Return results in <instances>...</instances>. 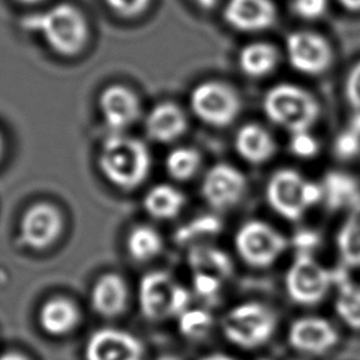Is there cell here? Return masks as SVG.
Segmentation results:
<instances>
[{
	"label": "cell",
	"mask_w": 360,
	"mask_h": 360,
	"mask_svg": "<svg viewBox=\"0 0 360 360\" xmlns=\"http://www.w3.org/2000/svg\"><path fill=\"white\" fill-rule=\"evenodd\" d=\"M262 105L269 121L290 134L309 131L321 111L318 100L308 90L291 83L270 87Z\"/></svg>",
	"instance_id": "obj_3"
},
{
	"label": "cell",
	"mask_w": 360,
	"mask_h": 360,
	"mask_svg": "<svg viewBox=\"0 0 360 360\" xmlns=\"http://www.w3.org/2000/svg\"><path fill=\"white\" fill-rule=\"evenodd\" d=\"M233 243L239 257L255 269L273 266L288 246V240L281 232L259 219L242 224L235 233Z\"/></svg>",
	"instance_id": "obj_7"
},
{
	"label": "cell",
	"mask_w": 360,
	"mask_h": 360,
	"mask_svg": "<svg viewBox=\"0 0 360 360\" xmlns=\"http://www.w3.org/2000/svg\"><path fill=\"white\" fill-rule=\"evenodd\" d=\"M288 148L290 152L301 159L314 158L319 152V142L318 139L309 134V131L290 134Z\"/></svg>",
	"instance_id": "obj_32"
},
{
	"label": "cell",
	"mask_w": 360,
	"mask_h": 360,
	"mask_svg": "<svg viewBox=\"0 0 360 360\" xmlns=\"http://www.w3.org/2000/svg\"><path fill=\"white\" fill-rule=\"evenodd\" d=\"M287 340L290 346L307 354H323L338 345L336 328L321 316H301L291 322Z\"/></svg>",
	"instance_id": "obj_14"
},
{
	"label": "cell",
	"mask_w": 360,
	"mask_h": 360,
	"mask_svg": "<svg viewBox=\"0 0 360 360\" xmlns=\"http://www.w3.org/2000/svg\"><path fill=\"white\" fill-rule=\"evenodd\" d=\"M21 27L41 34L48 46L62 56L80 53L89 39L87 20L72 3H59L45 11L25 15Z\"/></svg>",
	"instance_id": "obj_1"
},
{
	"label": "cell",
	"mask_w": 360,
	"mask_h": 360,
	"mask_svg": "<svg viewBox=\"0 0 360 360\" xmlns=\"http://www.w3.org/2000/svg\"><path fill=\"white\" fill-rule=\"evenodd\" d=\"M93 309L105 318L120 315L128 301V287L125 280L117 273H105L97 278L90 295Z\"/></svg>",
	"instance_id": "obj_19"
},
{
	"label": "cell",
	"mask_w": 360,
	"mask_h": 360,
	"mask_svg": "<svg viewBox=\"0 0 360 360\" xmlns=\"http://www.w3.org/2000/svg\"><path fill=\"white\" fill-rule=\"evenodd\" d=\"M335 312L340 321L353 330H360V285L352 281L339 283L335 298Z\"/></svg>",
	"instance_id": "obj_27"
},
{
	"label": "cell",
	"mask_w": 360,
	"mask_h": 360,
	"mask_svg": "<svg viewBox=\"0 0 360 360\" xmlns=\"http://www.w3.org/2000/svg\"><path fill=\"white\" fill-rule=\"evenodd\" d=\"M98 167L103 176L115 187L134 190L149 174L150 153L141 139L114 132L101 145Z\"/></svg>",
	"instance_id": "obj_2"
},
{
	"label": "cell",
	"mask_w": 360,
	"mask_h": 360,
	"mask_svg": "<svg viewBox=\"0 0 360 360\" xmlns=\"http://www.w3.org/2000/svg\"><path fill=\"white\" fill-rule=\"evenodd\" d=\"M339 3L352 11H359L360 10V0H339Z\"/></svg>",
	"instance_id": "obj_38"
},
{
	"label": "cell",
	"mask_w": 360,
	"mask_h": 360,
	"mask_svg": "<svg viewBox=\"0 0 360 360\" xmlns=\"http://www.w3.org/2000/svg\"><path fill=\"white\" fill-rule=\"evenodd\" d=\"M187 125L184 111L172 101H163L148 112L145 131L152 141L169 143L180 138L187 131Z\"/></svg>",
	"instance_id": "obj_17"
},
{
	"label": "cell",
	"mask_w": 360,
	"mask_h": 360,
	"mask_svg": "<svg viewBox=\"0 0 360 360\" xmlns=\"http://www.w3.org/2000/svg\"><path fill=\"white\" fill-rule=\"evenodd\" d=\"M276 18V8L270 0H228L224 20L232 28L256 32L269 28Z\"/></svg>",
	"instance_id": "obj_16"
},
{
	"label": "cell",
	"mask_w": 360,
	"mask_h": 360,
	"mask_svg": "<svg viewBox=\"0 0 360 360\" xmlns=\"http://www.w3.org/2000/svg\"><path fill=\"white\" fill-rule=\"evenodd\" d=\"M333 152L340 159H352L360 153V134L347 128L333 141Z\"/></svg>",
	"instance_id": "obj_33"
},
{
	"label": "cell",
	"mask_w": 360,
	"mask_h": 360,
	"mask_svg": "<svg viewBox=\"0 0 360 360\" xmlns=\"http://www.w3.org/2000/svg\"><path fill=\"white\" fill-rule=\"evenodd\" d=\"M142 204L150 217L156 219H172L183 210L186 197L177 187L160 183L148 190Z\"/></svg>",
	"instance_id": "obj_22"
},
{
	"label": "cell",
	"mask_w": 360,
	"mask_h": 360,
	"mask_svg": "<svg viewBox=\"0 0 360 360\" xmlns=\"http://www.w3.org/2000/svg\"><path fill=\"white\" fill-rule=\"evenodd\" d=\"M0 360H28L24 354L17 352H7L0 356Z\"/></svg>",
	"instance_id": "obj_39"
},
{
	"label": "cell",
	"mask_w": 360,
	"mask_h": 360,
	"mask_svg": "<svg viewBox=\"0 0 360 360\" xmlns=\"http://www.w3.org/2000/svg\"><path fill=\"white\" fill-rule=\"evenodd\" d=\"M128 255L136 262H148L155 259L163 248L160 233L149 225L134 226L127 236Z\"/></svg>",
	"instance_id": "obj_26"
},
{
	"label": "cell",
	"mask_w": 360,
	"mask_h": 360,
	"mask_svg": "<svg viewBox=\"0 0 360 360\" xmlns=\"http://www.w3.org/2000/svg\"><path fill=\"white\" fill-rule=\"evenodd\" d=\"M221 221L214 215L197 217L176 232V242L181 245H191V248L207 245L204 240L215 236L221 231Z\"/></svg>",
	"instance_id": "obj_29"
},
{
	"label": "cell",
	"mask_w": 360,
	"mask_h": 360,
	"mask_svg": "<svg viewBox=\"0 0 360 360\" xmlns=\"http://www.w3.org/2000/svg\"><path fill=\"white\" fill-rule=\"evenodd\" d=\"M156 360H179L176 356H170V354H165V356H160L159 359Z\"/></svg>",
	"instance_id": "obj_43"
},
{
	"label": "cell",
	"mask_w": 360,
	"mask_h": 360,
	"mask_svg": "<svg viewBox=\"0 0 360 360\" xmlns=\"http://www.w3.org/2000/svg\"><path fill=\"white\" fill-rule=\"evenodd\" d=\"M201 166V153L190 146L173 149L165 160V167L170 177L179 181L190 180Z\"/></svg>",
	"instance_id": "obj_28"
},
{
	"label": "cell",
	"mask_w": 360,
	"mask_h": 360,
	"mask_svg": "<svg viewBox=\"0 0 360 360\" xmlns=\"http://www.w3.org/2000/svg\"><path fill=\"white\" fill-rule=\"evenodd\" d=\"M233 145L236 153L252 165L266 163L277 150L273 135L256 122L242 125L235 135Z\"/></svg>",
	"instance_id": "obj_18"
},
{
	"label": "cell",
	"mask_w": 360,
	"mask_h": 360,
	"mask_svg": "<svg viewBox=\"0 0 360 360\" xmlns=\"http://www.w3.org/2000/svg\"><path fill=\"white\" fill-rule=\"evenodd\" d=\"M335 274L322 266L312 253L297 252L285 271V291L298 305H316L328 294Z\"/></svg>",
	"instance_id": "obj_8"
},
{
	"label": "cell",
	"mask_w": 360,
	"mask_h": 360,
	"mask_svg": "<svg viewBox=\"0 0 360 360\" xmlns=\"http://www.w3.org/2000/svg\"><path fill=\"white\" fill-rule=\"evenodd\" d=\"M336 248L342 263L360 269V202L347 211L336 233Z\"/></svg>",
	"instance_id": "obj_23"
},
{
	"label": "cell",
	"mask_w": 360,
	"mask_h": 360,
	"mask_svg": "<svg viewBox=\"0 0 360 360\" xmlns=\"http://www.w3.org/2000/svg\"><path fill=\"white\" fill-rule=\"evenodd\" d=\"M84 357L86 360H142L143 346L129 332L103 328L89 338Z\"/></svg>",
	"instance_id": "obj_13"
},
{
	"label": "cell",
	"mask_w": 360,
	"mask_h": 360,
	"mask_svg": "<svg viewBox=\"0 0 360 360\" xmlns=\"http://www.w3.org/2000/svg\"><path fill=\"white\" fill-rule=\"evenodd\" d=\"M63 229V217L58 207L37 202L25 210L20 219V239L34 250H44L53 245Z\"/></svg>",
	"instance_id": "obj_10"
},
{
	"label": "cell",
	"mask_w": 360,
	"mask_h": 360,
	"mask_svg": "<svg viewBox=\"0 0 360 360\" xmlns=\"http://www.w3.org/2000/svg\"><path fill=\"white\" fill-rule=\"evenodd\" d=\"M238 63L246 76L259 79L270 75L276 69L278 53L274 46L266 42H252L240 49Z\"/></svg>",
	"instance_id": "obj_25"
},
{
	"label": "cell",
	"mask_w": 360,
	"mask_h": 360,
	"mask_svg": "<svg viewBox=\"0 0 360 360\" xmlns=\"http://www.w3.org/2000/svg\"><path fill=\"white\" fill-rule=\"evenodd\" d=\"M328 7V0H294L292 8L295 14L305 20L321 17Z\"/></svg>",
	"instance_id": "obj_36"
},
{
	"label": "cell",
	"mask_w": 360,
	"mask_h": 360,
	"mask_svg": "<svg viewBox=\"0 0 360 360\" xmlns=\"http://www.w3.org/2000/svg\"><path fill=\"white\" fill-rule=\"evenodd\" d=\"M38 322L48 335L63 336L77 326L80 322V311L72 300L52 297L42 304L38 312Z\"/></svg>",
	"instance_id": "obj_21"
},
{
	"label": "cell",
	"mask_w": 360,
	"mask_h": 360,
	"mask_svg": "<svg viewBox=\"0 0 360 360\" xmlns=\"http://www.w3.org/2000/svg\"><path fill=\"white\" fill-rule=\"evenodd\" d=\"M321 186L323 193L322 201L330 211H349L360 202V183L350 173L329 170L325 173Z\"/></svg>",
	"instance_id": "obj_20"
},
{
	"label": "cell",
	"mask_w": 360,
	"mask_h": 360,
	"mask_svg": "<svg viewBox=\"0 0 360 360\" xmlns=\"http://www.w3.org/2000/svg\"><path fill=\"white\" fill-rule=\"evenodd\" d=\"M190 107L200 121L222 128L231 125L239 115L240 98L229 84L205 80L191 90Z\"/></svg>",
	"instance_id": "obj_9"
},
{
	"label": "cell",
	"mask_w": 360,
	"mask_h": 360,
	"mask_svg": "<svg viewBox=\"0 0 360 360\" xmlns=\"http://www.w3.org/2000/svg\"><path fill=\"white\" fill-rule=\"evenodd\" d=\"M285 53L291 68L309 76L323 73L332 62L328 41L312 31L291 32L285 39Z\"/></svg>",
	"instance_id": "obj_11"
},
{
	"label": "cell",
	"mask_w": 360,
	"mask_h": 360,
	"mask_svg": "<svg viewBox=\"0 0 360 360\" xmlns=\"http://www.w3.org/2000/svg\"><path fill=\"white\" fill-rule=\"evenodd\" d=\"M200 360H235L233 357L231 356H226V354H222V353H212V354H208V356H204L202 359Z\"/></svg>",
	"instance_id": "obj_41"
},
{
	"label": "cell",
	"mask_w": 360,
	"mask_h": 360,
	"mask_svg": "<svg viewBox=\"0 0 360 360\" xmlns=\"http://www.w3.org/2000/svg\"><path fill=\"white\" fill-rule=\"evenodd\" d=\"M3 150H4V139H3V136H1V134H0V158H1V155H3Z\"/></svg>",
	"instance_id": "obj_44"
},
{
	"label": "cell",
	"mask_w": 360,
	"mask_h": 360,
	"mask_svg": "<svg viewBox=\"0 0 360 360\" xmlns=\"http://www.w3.org/2000/svg\"><path fill=\"white\" fill-rule=\"evenodd\" d=\"M257 360H269V359H257Z\"/></svg>",
	"instance_id": "obj_45"
},
{
	"label": "cell",
	"mask_w": 360,
	"mask_h": 360,
	"mask_svg": "<svg viewBox=\"0 0 360 360\" xmlns=\"http://www.w3.org/2000/svg\"><path fill=\"white\" fill-rule=\"evenodd\" d=\"M177 319L180 333L188 339L204 338L214 322L211 314L202 308H187L177 316Z\"/></svg>",
	"instance_id": "obj_30"
},
{
	"label": "cell",
	"mask_w": 360,
	"mask_h": 360,
	"mask_svg": "<svg viewBox=\"0 0 360 360\" xmlns=\"http://www.w3.org/2000/svg\"><path fill=\"white\" fill-rule=\"evenodd\" d=\"M200 8H202V10H211V8H214L215 6H217V3H218V0H193Z\"/></svg>",
	"instance_id": "obj_40"
},
{
	"label": "cell",
	"mask_w": 360,
	"mask_h": 360,
	"mask_svg": "<svg viewBox=\"0 0 360 360\" xmlns=\"http://www.w3.org/2000/svg\"><path fill=\"white\" fill-rule=\"evenodd\" d=\"M222 285V280L207 276V274H193V291L201 298H214L218 295Z\"/></svg>",
	"instance_id": "obj_35"
},
{
	"label": "cell",
	"mask_w": 360,
	"mask_h": 360,
	"mask_svg": "<svg viewBox=\"0 0 360 360\" xmlns=\"http://www.w3.org/2000/svg\"><path fill=\"white\" fill-rule=\"evenodd\" d=\"M138 302L142 315L149 321L179 316L190 308L191 292L163 270L142 276L138 285Z\"/></svg>",
	"instance_id": "obj_5"
},
{
	"label": "cell",
	"mask_w": 360,
	"mask_h": 360,
	"mask_svg": "<svg viewBox=\"0 0 360 360\" xmlns=\"http://www.w3.org/2000/svg\"><path fill=\"white\" fill-rule=\"evenodd\" d=\"M277 326V316L271 308L257 301H248L232 307L221 321L224 336L242 349L263 346Z\"/></svg>",
	"instance_id": "obj_6"
},
{
	"label": "cell",
	"mask_w": 360,
	"mask_h": 360,
	"mask_svg": "<svg viewBox=\"0 0 360 360\" xmlns=\"http://www.w3.org/2000/svg\"><path fill=\"white\" fill-rule=\"evenodd\" d=\"M105 4L117 15L132 18L141 15L148 7L150 0H104Z\"/></svg>",
	"instance_id": "obj_34"
},
{
	"label": "cell",
	"mask_w": 360,
	"mask_h": 360,
	"mask_svg": "<svg viewBox=\"0 0 360 360\" xmlns=\"http://www.w3.org/2000/svg\"><path fill=\"white\" fill-rule=\"evenodd\" d=\"M188 264L191 273L207 274L222 281L232 273V260L221 249L211 245H201L191 248L188 252Z\"/></svg>",
	"instance_id": "obj_24"
},
{
	"label": "cell",
	"mask_w": 360,
	"mask_h": 360,
	"mask_svg": "<svg viewBox=\"0 0 360 360\" xmlns=\"http://www.w3.org/2000/svg\"><path fill=\"white\" fill-rule=\"evenodd\" d=\"M248 190L245 174L232 165L217 163L202 179L201 194L214 210H228L236 205Z\"/></svg>",
	"instance_id": "obj_12"
},
{
	"label": "cell",
	"mask_w": 360,
	"mask_h": 360,
	"mask_svg": "<svg viewBox=\"0 0 360 360\" xmlns=\"http://www.w3.org/2000/svg\"><path fill=\"white\" fill-rule=\"evenodd\" d=\"M15 1H18V3H21V4H38V3H41L42 0H15Z\"/></svg>",
	"instance_id": "obj_42"
},
{
	"label": "cell",
	"mask_w": 360,
	"mask_h": 360,
	"mask_svg": "<svg viewBox=\"0 0 360 360\" xmlns=\"http://www.w3.org/2000/svg\"><path fill=\"white\" fill-rule=\"evenodd\" d=\"M322 198L321 183L311 181L290 167L276 170L266 184V201L269 207L288 221L301 219Z\"/></svg>",
	"instance_id": "obj_4"
},
{
	"label": "cell",
	"mask_w": 360,
	"mask_h": 360,
	"mask_svg": "<svg viewBox=\"0 0 360 360\" xmlns=\"http://www.w3.org/2000/svg\"><path fill=\"white\" fill-rule=\"evenodd\" d=\"M295 245H297V252H308L311 253V248L315 246L319 242V238L316 233L311 231H302L295 235Z\"/></svg>",
	"instance_id": "obj_37"
},
{
	"label": "cell",
	"mask_w": 360,
	"mask_h": 360,
	"mask_svg": "<svg viewBox=\"0 0 360 360\" xmlns=\"http://www.w3.org/2000/svg\"><path fill=\"white\" fill-rule=\"evenodd\" d=\"M345 98L352 110L349 128L360 134V60L346 75Z\"/></svg>",
	"instance_id": "obj_31"
},
{
	"label": "cell",
	"mask_w": 360,
	"mask_h": 360,
	"mask_svg": "<svg viewBox=\"0 0 360 360\" xmlns=\"http://www.w3.org/2000/svg\"><path fill=\"white\" fill-rule=\"evenodd\" d=\"M98 108L105 125L114 132L131 127L141 115L138 96L122 84L105 87L98 97Z\"/></svg>",
	"instance_id": "obj_15"
}]
</instances>
